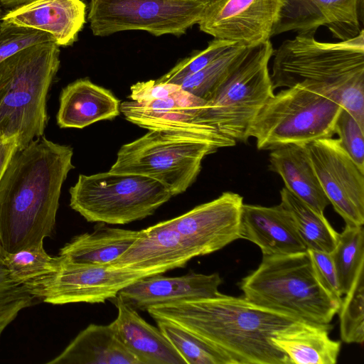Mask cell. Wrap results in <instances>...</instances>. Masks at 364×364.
Here are the masks:
<instances>
[{
  "label": "cell",
  "instance_id": "obj_3",
  "mask_svg": "<svg viewBox=\"0 0 364 364\" xmlns=\"http://www.w3.org/2000/svg\"><path fill=\"white\" fill-rule=\"evenodd\" d=\"M315 30L298 32L274 49L273 88L299 85L333 100L364 128V31L336 43Z\"/></svg>",
  "mask_w": 364,
  "mask_h": 364
},
{
  "label": "cell",
  "instance_id": "obj_17",
  "mask_svg": "<svg viewBox=\"0 0 364 364\" xmlns=\"http://www.w3.org/2000/svg\"><path fill=\"white\" fill-rule=\"evenodd\" d=\"M193 257L170 219L140 230L133 244L108 264L153 276L183 267Z\"/></svg>",
  "mask_w": 364,
  "mask_h": 364
},
{
  "label": "cell",
  "instance_id": "obj_4",
  "mask_svg": "<svg viewBox=\"0 0 364 364\" xmlns=\"http://www.w3.org/2000/svg\"><path fill=\"white\" fill-rule=\"evenodd\" d=\"M55 41L20 50L0 63V138L16 137L18 150L41 136L46 98L60 66Z\"/></svg>",
  "mask_w": 364,
  "mask_h": 364
},
{
  "label": "cell",
  "instance_id": "obj_22",
  "mask_svg": "<svg viewBox=\"0 0 364 364\" xmlns=\"http://www.w3.org/2000/svg\"><path fill=\"white\" fill-rule=\"evenodd\" d=\"M111 300L117 309L114 323L119 336L141 364H186L159 328L148 323L118 296Z\"/></svg>",
  "mask_w": 364,
  "mask_h": 364
},
{
  "label": "cell",
  "instance_id": "obj_32",
  "mask_svg": "<svg viewBox=\"0 0 364 364\" xmlns=\"http://www.w3.org/2000/svg\"><path fill=\"white\" fill-rule=\"evenodd\" d=\"M364 267H362L341 300L338 311L341 337L347 343L364 341Z\"/></svg>",
  "mask_w": 364,
  "mask_h": 364
},
{
  "label": "cell",
  "instance_id": "obj_9",
  "mask_svg": "<svg viewBox=\"0 0 364 364\" xmlns=\"http://www.w3.org/2000/svg\"><path fill=\"white\" fill-rule=\"evenodd\" d=\"M218 149L202 142L149 132L121 146L109 171L141 175L161 183L175 196L195 181L203 159Z\"/></svg>",
  "mask_w": 364,
  "mask_h": 364
},
{
  "label": "cell",
  "instance_id": "obj_10",
  "mask_svg": "<svg viewBox=\"0 0 364 364\" xmlns=\"http://www.w3.org/2000/svg\"><path fill=\"white\" fill-rule=\"evenodd\" d=\"M208 4L196 0H90L87 18L95 36L131 30L181 36L199 23Z\"/></svg>",
  "mask_w": 364,
  "mask_h": 364
},
{
  "label": "cell",
  "instance_id": "obj_2",
  "mask_svg": "<svg viewBox=\"0 0 364 364\" xmlns=\"http://www.w3.org/2000/svg\"><path fill=\"white\" fill-rule=\"evenodd\" d=\"M156 320L177 324L228 356L233 364H290L272 338L303 321L222 294L149 308Z\"/></svg>",
  "mask_w": 364,
  "mask_h": 364
},
{
  "label": "cell",
  "instance_id": "obj_33",
  "mask_svg": "<svg viewBox=\"0 0 364 364\" xmlns=\"http://www.w3.org/2000/svg\"><path fill=\"white\" fill-rule=\"evenodd\" d=\"M237 44L214 38L208 43L206 48L195 51L189 57L183 58L156 81L180 85L186 77L202 70Z\"/></svg>",
  "mask_w": 364,
  "mask_h": 364
},
{
  "label": "cell",
  "instance_id": "obj_12",
  "mask_svg": "<svg viewBox=\"0 0 364 364\" xmlns=\"http://www.w3.org/2000/svg\"><path fill=\"white\" fill-rule=\"evenodd\" d=\"M205 102L181 87L170 96L150 102H123L120 112L129 122L171 138L205 143L218 149L235 146V140L196 121V111Z\"/></svg>",
  "mask_w": 364,
  "mask_h": 364
},
{
  "label": "cell",
  "instance_id": "obj_27",
  "mask_svg": "<svg viewBox=\"0 0 364 364\" xmlns=\"http://www.w3.org/2000/svg\"><path fill=\"white\" fill-rule=\"evenodd\" d=\"M280 196V203L291 213L307 250L331 253L337 245L339 233L323 213L316 211L286 188L281 190Z\"/></svg>",
  "mask_w": 364,
  "mask_h": 364
},
{
  "label": "cell",
  "instance_id": "obj_42",
  "mask_svg": "<svg viewBox=\"0 0 364 364\" xmlns=\"http://www.w3.org/2000/svg\"><path fill=\"white\" fill-rule=\"evenodd\" d=\"M1 9L0 8V18H1Z\"/></svg>",
  "mask_w": 364,
  "mask_h": 364
},
{
  "label": "cell",
  "instance_id": "obj_38",
  "mask_svg": "<svg viewBox=\"0 0 364 364\" xmlns=\"http://www.w3.org/2000/svg\"><path fill=\"white\" fill-rule=\"evenodd\" d=\"M5 251L0 243V305L20 299L33 297L23 285L15 284L4 263Z\"/></svg>",
  "mask_w": 364,
  "mask_h": 364
},
{
  "label": "cell",
  "instance_id": "obj_36",
  "mask_svg": "<svg viewBox=\"0 0 364 364\" xmlns=\"http://www.w3.org/2000/svg\"><path fill=\"white\" fill-rule=\"evenodd\" d=\"M307 251L321 283L335 299L341 302L343 295L331 253L311 250Z\"/></svg>",
  "mask_w": 364,
  "mask_h": 364
},
{
  "label": "cell",
  "instance_id": "obj_35",
  "mask_svg": "<svg viewBox=\"0 0 364 364\" xmlns=\"http://www.w3.org/2000/svg\"><path fill=\"white\" fill-rule=\"evenodd\" d=\"M334 132L338 134L342 147L364 172V128L342 107L336 122Z\"/></svg>",
  "mask_w": 364,
  "mask_h": 364
},
{
  "label": "cell",
  "instance_id": "obj_34",
  "mask_svg": "<svg viewBox=\"0 0 364 364\" xmlns=\"http://www.w3.org/2000/svg\"><path fill=\"white\" fill-rule=\"evenodd\" d=\"M55 41L49 33L40 30L0 22V63L30 46Z\"/></svg>",
  "mask_w": 364,
  "mask_h": 364
},
{
  "label": "cell",
  "instance_id": "obj_15",
  "mask_svg": "<svg viewBox=\"0 0 364 364\" xmlns=\"http://www.w3.org/2000/svg\"><path fill=\"white\" fill-rule=\"evenodd\" d=\"M243 204L241 196L227 191L171 220L194 257L203 256L242 239Z\"/></svg>",
  "mask_w": 364,
  "mask_h": 364
},
{
  "label": "cell",
  "instance_id": "obj_7",
  "mask_svg": "<svg viewBox=\"0 0 364 364\" xmlns=\"http://www.w3.org/2000/svg\"><path fill=\"white\" fill-rule=\"evenodd\" d=\"M342 107L308 88L295 85L282 90L264 104L253 120L248 138L259 150L291 144H307L331 138Z\"/></svg>",
  "mask_w": 364,
  "mask_h": 364
},
{
  "label": "cell",
  "instance_id": "obj_19",
  "mask_svg": "<svg viewBox=\"0 0 364 364\" xmlns=\"http://www.w3.org/2000/svg\"><path fill=\"white\" fill-rule=\"evenodd\" d=\"M241 236L256 244L262 255H286L307 251L292 216L282 205L243 204Z\"/></svg>",
  "mask_w": 364,
  "mask_h": 364
},
{
  "label": "cell",
  "instance_id": "obj_16",
  "mask_svg": "<svg viewBox=\"0 0 364 364\" xmlns=\"http://www.w3.org/2000/svg\"><path fill=\"white\" fill-rule=\"evenodd\" d=\"M273 36L284 32L316 31L326 26L341 41L357 36L363 29V0H282Z\"/></svg>",
  "mask_w": 364,
  "mask_h": 364
},
{
  "label": "cell",
  "instance_id": "obj_40",
  "mask_svg": "<svg viewBox=\"0 0 364 364\" xmlns=\"http://www.w3.org/2000/svg\"><path fill=\"white\" fill-rule=\"evenodd\" d=\"M36 0H0V4L8 9H14Z\"/></svg>",
  "mask_w": 364,
  "mask_h": 364
},
{
  "label": "cell",
  "instance_id": "obj_13",
  "mask_svg": "<svg viewBox=\"0 0 364 364\" xmlns=\"http://www.w3.org/2000/svg\"><path fill=\"white\" fill-rule=\"evenodd\" d=\"M321 186L346 225L364 224V172L342 147L338 139L306 144Z\"/></svg>",
  "mask_w": 364,
  "mask_h": 364
},
{
  "label": "cell",
  "instance_id": "obj_37",
  "mask_svg": "<svg viewBox=\"0 0 364 364\" xmlns=\"http://www.w3.org/2000/svg\"><path fill=\"white\" fill-rule=\"evenodd\" d=\"M181 87L177 84L159 82L156 80L139 82L131 86L129 98L140 103L150 102L170 96Z\"/></svg>",
  "mask_w": 364,
  "mask_h": 364
},
{
  "label": "cell",
  "instance_id": "obj_8",
  "mask_svg": "<svg viewBox=\"0 0 364 364\" xmlns=\"http://www.w3.org/2000/svg\"><path fill=\"white\" fill-rule=\"evenodd\" d=\"M70 205L88 222L124 225L151 215L173 197L159 181L125 173L80 174Z\"/></svg>",
  "mask_w": 364,
  "mask_h": 364
},
{
  "label": "cell",
  "instance_id": "obj_24",
  "mask_svg": "<svg viewBox=\"0 0 364 364\" xmlns=\"http://www.w3.org/2000/svg\"><path fill=\"white\" fill-rule=\"evenodd\" d=\"M269 169L281 176L284 188L316 211L323 213L330 204L316 174L306 144H291L272 150Z\"/></svg>",
  "mask_w": 364,
  "mask_h": 364
},
{
  "label": "cell",
  "instance_id": "obj_41",
  "mask_svg": "<svg viewBox=\"0 0 364 364\" xmlns=\"http://www.w3.org/2000/svg\"><path fill=\"white\" fill-rule=\"evenodd\" d=\"M196 1H205V2H208V4H211L214 1H215L216 0H196Z\"/></svg>",
  "mask_w": 364,
  "mask_h": 364
},
{
  "label": "cell",
  "instance_id": "obj_31",
  "mask_svg": "<svg viewBox=\"0 0 364 364\" xmlns=\"http://www.w3.org/2000/svg\"><path fill=\"white\" fill-rule=\"evenodd\" d=\"M60 255L52 257L43 248V243L19 251L5 252L4 263L12 281L18 285L56 271L61 262Z\"/></svg>",
  "mask_w": 364,
  "mask_h": 364
},
{
  "label": "cell",
  "instance_id": "obj_30",
  "mask_svg": "<svg viewBox=\"0 0 364 364\" xmlns=\"http://www.w3.org/2000/svg\"><path fill=\"white\" fill-rule=\"evenodd\" d=\"M250 47L237 44L202 70L186 77L181 88L208 100L242 59Z\"/></svg>",
  "mask_w": 364,
  "mask_h": 364
},
{
  "label": "cell",
  "instance_id": "obj_6",
  "mask_svg": "<svg viewBox=\"0 0 364 364\" xmlns=\"http://www.w3.org/2000/svg\"><path fill=\"white\" fill-rule=\"evenodd\" d=\"M273 51L270 41L250 47L211 97L198 108L196 120L236 142H246L253 120L274 95L268 68Z\"/></svg>",
  "mask_w": 364,
  "mask_h": 364
},
{
  "label": "cell",
  "instance_id": "obj_11",
  "mask_svg": "<svg viewBox=\"0 0 364 364\" xmlns=\"http://www.w3.org/2000/svg\"><path fill=\"white\" fill-rule=\"evenodd\" d=\"M60 257L56 271L23 284L35 299L52 304L104 303L117 296L125 287L149 277L142 272L109 264H75Z\"/></svg>",
  "mask_w": 364,
  "mask_h": 364
},
{
  "label": "cell",
  "instance_id": "obj_29",
  "mask_svg": "<svg viewBox=\"0 0 364 364\" xmlns=\"http://www.w3.org/2000/svg\"><path fill=\"white\" fill-rule=\"evenodd\" d=\"M156 321L186 364H233L225 353L184 328L168 321Z\"/></svg>",
  "mask_w": 364,
  "mask_h": 364
},
{
  "label": "cell",
  "instance_id": "obj_1",
  "mask_svg": "<svg viewBox=\"0 0 364 364\" xmlns=\"http://www.w3.org/2000/svg\"><path fill=\"white\" fill-rule=\"evenodd\" d=\"M73 148L41 136L17 150L0 181V243L9 253L53 234Z\"/></svg>",
  "mask_w": 364,
  "mask_h": 364
},
{
  "label": "cell",
  "instance_id": "obj_25",
  "mask_svg": "<svg viewBox=\"0 0 364 364\" xmlns=\"http://www.w3.org/2000/svg\"><path fill=\"white\" fill-rule=\"evenodd\" d=\"M331 328L329 323L303 321L279 333L272 341L287 355L290 364H336L341 343L329 337Z\"/></svg>",
  "mask_w": 364,
  "mask_h": 364
},
{
  "label": "cell",
  "instance_id": "obj_14",
  "mask_svg": "<svg viewBox=\"0 0 364 364\" xmlns=\"http://www.w3.org/2000/svg\"><path fill=\"white\" fill-rule=\"evenodd\" d=\"M282 5V0H216L198 24L214 38L253 47L273 36Z\"/></svg>",
  "mask_w": 364,
  "mask_h": 364
},
{
  "label": "cell",
  "instance_id": "obj_26",
  "mask_svg": "<svg viewBox=\"0 0 364 364\" xmlns=\"http://www.w3.org/2000/svg\"><path fill=\"white\" fill-rule=\"evenodd\" d=\"M139 231L98 226L73 237L59 255L80 264L105 265L117 259L136 240Z\"/></svg>",
  "mask_w": 364,
  "mask_h": 364
},
{
  "label": "cell",
  "instance_id": "obj_28",
  "mask_svg": "<svg viewBox=\"0 0 364 364\" xmlns=\"http://www.w3.org/2000/svg\"><path fill=\"white\" fill-rule=\"evenodd\" d=\"M342 295L350 288L359 270L364 267L363 225H346L331 253Z\"/></svg>",
  "mask_w": 364,
  "mask_h": 364
},
{
  "label": "cell",
  "instance_id": "obj_23",
  "mask_svg": "<svg viewBox=\"0 0 364 364\" xmlns=\"http://www.w3.org/2000/svg\"><path fill=\"white\" fill-rule=\"evenodd\" d=\"M49 364H141L124 345L116 326L91 323Z\"/></svg>",
  "mask_w": 364,
  "mask_h": 364
},
{
  "label": "cell",
  "instance_id": "obj_39",
  "mask_svg": "<svg viewBox=\"0 0 364 364\" xmlns=\"http://www.w3.org/2000/svg\"><path fill=\"white\" fill-rule=\"evenodd\" d=\"M17 150L18 141L16 137L0 138V181L11 158Z\"/></svg>",
  "mask_w": 364,
  "mask_h": 364
},
{
  "label": "cell",
  "instance_id": "obj_18",
  "mask_svg": "<svg viewBox=\"0 0 364 364\" xmlns=\"http://www.w3.org/2000/svg\"><path fill=\"white\" fill-rule=\"evenodd\" d=\"M223 279L218 273L196 272L180 277L161 274L146 277L123 288L117 296L136 310L185 300L216 297Z\"/></svg>",
  "mask_w": 364,
  "mask_h": 364
},
{
  "label": "cell",
  "instance_id": "obj_20",
  "mask_svg": "<svg viewBox=\"0 0 364 364\" xmlns=\"http://www.w3.org/2000/svg\"><path fill=\"white\" fill-rule=\"evenodd\" d=\"M82 0H36L11 9L0 21L45 31L59 46H71L86 22Z\"/></svg>",
  "mask_w": 364,
  "mask_h": 364
},
{
  "label": "cell",
  "instance_id": "obj_21",
  "mask_svg": "<svg viewBox=\"0 0 364 364\" xmlns=\"http://www.w3.org/2000/svg\"><path fill=\"white\" fill-rule=\"evenodd\" d=\"M119 113L120 102L110 90L81 78L63 89L57 123L61 128L82 129L101 120L113 119Z\"/></svg>",
  "mask_w": 364,
  "mask_h": 364
},
{
  "label": "cell",
  "instance_id": "obj_5",
  "mask_svg": "<svg viewBox=\"0 0 364 364\" xmlns=\"http://www.w3.org/2000/svg\"><path fill=\"white\" fill-rule=\"evenodd\" d=\"M240 288L244 298L257 306L311 323H330L341 303L321 283L308 251L262 255Z\"/></svg>",
  "mask_w": 364,
  "mask_h": 364
}]
</instances>
